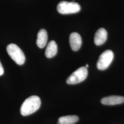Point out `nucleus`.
<instances>
[{
    "label": "nucleus",
    "instance_id": "9",
    "mask_svg": "<svg viewBox=\"0 0 124 124\" xmlns=\"http://www.w3.org/2000/svg\"><path fill=\"white\" fill-rule=\"evenodd\" d=\"M48 40V35L45 29H41L37 34L36 44L40 48H43L46 46Z\"/></svg>",
    "mask_w": 124,
    "mask_h": 124
},
{
    "label": "nucleus",
    "instance_id": "12",
    "mask_svg": "<svg viewBox=\"0 0 124 124\" xmlns=\"http://www.w3.org/2000/svg\"><path fill=\"white\" fill-rule=\"evenodd\" d=\"M3 73H4V69L3 68L1 62H0V76L3 75Z\"/></svg>",
    "mask_w": 124,
    "mask_h": 124
},
{
    "label": "nucleus",
    "instance_id": "6",
    "mask_svg": "<svg viewBox=\"0 0 124 124\" xmlns=\"http://www.w3.org/2000/svg\"><path fill=\"white\" fill-rule=\"evenodd\" d=\"M70 43L73 51L79 50L82 45V39L80 35L76 32L72 33L70 36Z\"/></svg>",
    "mask_w": 124,
    "mask_h": 124
},
{
    "label": "nucleus",
    "instance_id": "10",
    "mask_svg": "<svg viewBox=\"0 0 124 124\" xmlns=\"http://www.w3.org/2000/svg\"><path fill=\"white\" fill-rule=\"evenodd\" d=\"M58 52V46L54 40H51L47 45L45 51V55L47 58L54 57Z\"/></svg>",
    "mask_w": 124,
    "mask_h": 124
},
{
    "label": "nucleus",
    "instance_id": "8",
    "mask_svg": "<svg viewBox=\"0 0 124 124\" xmlns=\"http://www.w3.org/2000/svg\"><path fill=\"white\" fill-rule=\"evenodd\" d=\"M108 33L104 28H100L96 32L94 36V43L97 46H100L104 44L106 41Z\"/></svg>",
    "mask_w": 124,
    "mask_h": 124
},
{
    "label": "nucleus",
    "instance_id": "1",
    "mask_svg": "<svg viewBox=\"0 0 124 124\" xmlns=\"http://www.w3.org/2000/svg\"><path fill=\"white\" fill-rule=\"evenodd\" d=\"M41 105L40 98L37 96H32L26 99L23 103L21 108L20 113L23 116L30 115L39 109Z\"/></svg>",
    "mask_w": 124,
    "mask_h": 124
},
{
    "label": "nucleus",
    "instance_id": "11",
    "mask_svg": "<svg viewBox=\"0 0 124 124\" xmlns=\"http://www.w3.org/2000/svg\"><path fill=\"white\" fill-rule=\"evenodd\" d=\"M76 115H67L62 116L58 119V124H75L79 120Z\"/></svg>",
    "mask_w": 124,
    "mask_h": 124
},
{
    "label": "nucleus",
    "instance_id": "4",
    "mask_svg": "<svg viewBox=\"0 0 124 124\" xmlns=\"http://www.w3.org/2000/svg\"><path fill=\"white\" fill-rule=\"evenodd\" d=\"M88 75V70L85 67H81L70 75L67 80V83L74 85L84 81Z\"/></svg>",
    "mask_w": 124,
    "mask_h": 124
},
{
    "label": "nucleus",
    "instance_id": "7",
    "mask_svg": "<svg viewBox=\"0 0 124 124\" xmlns=\"http://www.w3.org/2000/svg\"><path fill=\"white\" fill-rule=\"evenodd\" d=\"M101 102L106 105H115L124 102V97L120 96H110L102 98Z\"/></svg>",
    "mask_w": 124,
    "mask_h": 124
},
{
    "label": "nucleus",
    "instance_id": "2",
    "mask_svg": "<svg viewBox=\"0 0 124 124\" xmlns=\"http://www.w3.org/2000/svg\"><path fill=\"white\" fill-rule=\"evenodd\" d=\"M7 51L10 57L18 65H23L25 61V57L22 50L17 45L10 44L7 47Z\"/></svg>",
    "mask_w": 124,
    "mask_h": 124
},
{
    "label": "nucleus",
    "instance_id": "5",
    "mask_svg": "<svg viewBox=\"0 0 124 124\" xmlns=\"http://www.w3.org/2000/svg\"><path fill=\"white\" fill-rule=\"evenodd\" d=\"M114 55L113 52L109 50L104 51L100 56L98 62L97 68L100 70H104L107 69L113 61Z\"/></svg>",
    "mask_w": 124,
    "mask_h": 124
},
{
    "label": "nucleus",
    "instance_id": "13",
    "mask_svg": "<svg viewBox=\"0 0 124 124\" xmlns=\"http://www.w3.org/2000/svg\"><path fill=\"white\" fill-rule=\"evenodd\" d=\"M88 64H86V67H86V68H87V67H88Z\"/></svg>",
    "mask_w": 124,
    "mask_h": 124
},
{
    "label": "nucleus",
    "instance_id": "3",
    "mask_svg": "<svg viewBox=\"0 0 124 124\" xmlns=\"http://www.w3.org/2000/svg\"><path fill=\"white\" fill-rule=\"evenodd\" d=\"M80 5L75 2L62 1L57 6L58 12L62 14L77 13L80 12Z\"/></svg>",
    "mask_w": 124,
    "mask_h": 124
}]
</instances>
